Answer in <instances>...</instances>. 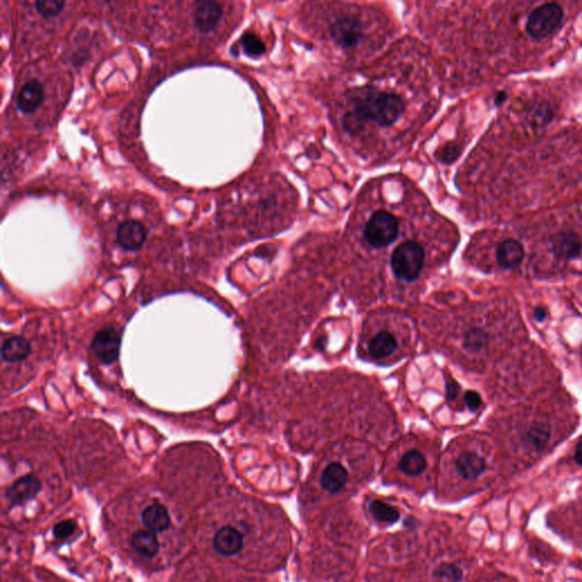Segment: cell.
I'll list each match as a JSON object with an SVG mask.
<instances>
[{"label": "cell", "instance_id": "obj_24", "mask_svg": "<svg viewBox=\"0 0 582 582\" xmlns=\"http://www.w3.org/2000/svg\"><path fill=\"white\" fill-rule=\"evenodd\" d=\"M487 342L488 335L483 330L472 329L464 337V347L471 353H478L485 348Z\"/></svg>", "mask_w": 582, "mask_h": 582}, {"label": "cell", "instance_id": "obj_6", "mask_svg": "<svg viewBox=\"0 0 582 582\" xmlns=\"http://www.w3.org/2000/svg\"><path fill=\"white\" fill-rule=\"evenodd\" d=\"M122 337L119 330L113 326H105L92 339V349L98 360L110 365L119 358Z\"/></svg>", "mask_w": 582, "mask_h": 582}, {"label": "cell", "instance_id": "obj_2", "mask_svg": "<svg viewBox=\"0 0 582 582\" xmlns=\"http://www.w3.org/2000/svg\"><path fill=\"white\" fill-rule=\"evenodd\" d=\"M424 249L416 241H405L393 250L391 268L398 279L414 281L423 268Z\"/></svg>", "mask_w": 582, "mask_h": 582}, {"label": "cell", "instance_id": "obj_7", "mask_svg": "<svg viewBox=\"0 0 582 582\" xmlns=\"http://www.w3.org/2000/svg\"><path fill=\"white\" fill-rule=\"evenodd\" d=\"M551 245L554 256L561 261H572L581 254V239L572 231L558 232L551 239Z\"/></svg>", "mask_w": 582, "mask_h": 582}, {"label": "cell", "instance_id": "obj_23", "mask_svg": "<svg viewBox=\"0 0 582 582\" xmlns=\"http://www.w3.org/2000/svg\"><path fill=\"white\" fill-rule=\"evenodd\" d=\"M435 579L440 582H460L463 579V570L455 563H442L433 572Z\"/></svg>", "mask_w": 582, "mask_h": 582}, {"label": "cell", "instance_id": "obj_21", "mask_svg": "<svg viewBox=\"0 0 582 582\" xmlns=\"http://www.w3.org/2000/svg\"><path fill=\"white\" fill-rule=\"evenodd\" d=\"M370 512L377 521L386 525H393L400 518V513L393 506L384 503L381 500H373L370 503Z\"/></svg>", "mask_w": 582, "mask_h": 582}, {"label": "cell", "instance_id": "obj_25", "mask_svg": "<svg viewBox=\"0 0 582 582\" xmlns=\"http://www.w3.org/2000/svg\"><path fill=\"white\" fill-rule=\"evenodd\" d=\"M241 46L249 56L262 55L265 52V45L262 40L253 34H246L241 38Z\"/></svg>", "mask_w": 582, "mask_h": 582}, {"label": "cell", "instance_id": "obj_20", "mask_svg": "<svg viewBox=\"0 0 582 582\" xmlns=\"http://www.w3.org/2000/svg\"><path fill=\"white\" fill-rule=\"evenodd\" d=\"M427 467V460L418 451H409L402 455L400 460V469L406 476H420Z\"/></svg>", "mask_w": 582, "mask_h": 582}, {"label": "cell", "instance_id": "obj_18", "mask_svg": "<svg viewBox=\"0 0 582 582\" xmlns=\"http://www.w3.org/2000/svg\"><path fill=\"white\" fill-rule=\"evenodd\" d=\"M397 340L389 331H380L369 342V354L373 360H384L396 351Z\"/></svg>", "mask_w": 582, "mask_h": 582}, {"label": "cell", "instance_id": "obj_1", "mask_svg": "<svg viewBox=\"0 0 582 582\" xmlns=\"http://www.w3.org/2000/svg\"><path fill=\"white\" fill-rule=\"evenodd\" d=\"M404 110V101L395 92L368 88L351 98L342 115V126L354 136L369 128H391Z\"/></svg>", "mask_w": 582, "mask_h": 582}, {"label": "cell", "instance_id": "obj_27", "mask_svg": "<svg viewBox=\"0 0 582 582\" xmlns=\"http://www.w3.org/2000/svg\"><path fill=\"white\" fill-rule=\"evenodd\" d=\"M553 110L547 105H541L532 110L531 114V122L534 125H545L552 119Z\"/></svg>", "mask_w": 582, "mask_h": 582}, {"label": "cell", "instance_id": "obj_16", "mask_svg": "<svg viewBox=\"0 0 582 582\" xmlns=\"http://www.w3.org/2000/svg\"><path fill=\"white\" fill-rule=\"evenodd\" d=\"M456 470L462 478L474 480L485 472L486 462L476 453H464L456 460Z\"/></svg>", "mask_w": 582, "mask_h": 582}, {"label": "cell", "instance_id": "obj_4", "mask_svg": "<svg viewBox=\"0 0 582 582\" xmlns=\"http://www.w3.org/2000/svg\"><path fill=\"white\" fill-rule=\"evenodd\" d=\"M563 10L558 3H544L531 13L527 21V32L534 39H545L561 25Z\"/></svg>", "mask_w": 582, "mask_h": 582}, {"label": "cell", "instance_id": "obj_33", "mask_svg": "<svg viewBox=\"0 0 582 582\" xmlns=\"http://www.w3.org/2000/svg\"><path fill=\"white\" fill-rule=\"evenodd\" d=\"M447 389H449V398H451V400H454L455 397H456V395H458V384H455V382L451 381V384H449V387H447Z\"/></svg>", "mask_w": 582, "mask_h": 582}, {"label": "cell", "instance_id": "obj_12", "mask_svg": "<svg viewBox=\"0 0 582 582\" xmlns=\"http://www.w3.org/2000/svg\"><path fill=\"white\" fill-rule=\"evenodd\" d=\"M222 16V7L215 1L197 3L195 10V24L199 31L208 34L217 27Z\"/></svg>", "mask_w": 582, "mask_h": 582}, {"label": "cell", "instance_id": "obj_15", "mask_svg": "<svg viewBox=\"0 0 582 582\" xmlns=\"http://www.w3.org/2000/svg\"><path fill=\"white\" fill-rule=\"evenodd\" d=\"M31 353V344L22 335L6 339L1 348V357L7 363H19L27 360Z\"/></svg>", "mask_w": 582, "mask_h": 582}, {"label": "cell", "instance_id": "obj_19", "mask_svg": "<svg viewBox=\"0 0 582 582\" xmlns=\"http://www.w3.org/2000/svg\"><path fill=\"white\" fill-rule=\"evenodd\" d=\"M132 547L146 558H154L159 552V541L155 532L148 530L137 531L131 539Z\"/></svg>", "mask_w": 582, "mask_h": 582}, {"label": "cell", "instance_id": "obj_22", "mask_svg": "<svg viewBox=\"0 0 582 582\" xmlns=\"http://www.w3.org/2000/svg\"><path fill=\"white\" fill-rule=\"evenodd\" d=\"M552 429L546 422H537L528 431L527 439L536 449H544L551 439Z\"/></svg>", "mask_w": 582, "mask_h": 582}, {"label": "cell", "instance_id": "obj_28", "mask_svg": "<svg viewBox=\"0 0 582 582\" xmlns=\"http://www.w3.org/2000/svg\"><path fill=\"white\" fill-rule=\"evenodd\" d=\"M74 532L73 522L61 521L54 528V534L59 539H65Z\"/></svg>", "mask_w": 582, "mask_h": 582}, {"label": "cell", "instance_id": "obj_3", "mask_svg": "<svg viewBox=\"0 0 582 582\" xmlns=\"http://www.w3.org/2000/svg\"><path fill=\"white\" fill-rule=\"evenodd\" d=\"M363 233L364 239L371 247H388L398 237L400 223L393 214L379 210L370 217Z\"/></svg>", "mask_w": 582, "mask_h": 582}, {"label": "cell", "instance_id": "obj_5", "mask_svg": "<svg viewBox=\"0 0 582 582\" xmlns=\"http://www.w3.org/2000/svg\"><path fill=\"white\" fill-rule=\"evenodd\" d=\"M330 32L335 43L344 49L351 50L360 46L362 43L364 25L355 16H340L331 24Z\"/></svg>", "mask_w": 582, "mask_h": 582}, {"label": "cell", "instance_id": "obj_8", "mask_svg": "<svg viewBox=\"0 0 582 582\" xmlns=\"http://www.w3.org/2000/svg\"><path fill=\"white\" fill-rule=\"evenodd\" d=\"M41 488L43 485L39 479L34 474H28L17 479L7 490L6 496L12 505H20L28 500H34V497L39 494Z\"/></svg>", "mask_w": 582, "mask_h": 582}, {"label": "cell", "instance_id": "obj_29", "mask_svg": "<svg viewBox=\"0 0 582 582\" xmlns=\"http://www.w3.org/2000/svg\"><path fill=\"white\" fill-rule=\"evenodd\" d=\"M464 400H465V404H467V407L472 412L478 411L481 407V397L476 391H467L464 395Z\"/></svg>", "mask_w": 582, "mask_h": 582}, {"label": "cell", "instance_id": "obj_32", "mask_svg": "<svg viewBox=\"0 0 582 582\" xmlns=\"http://www.w3.org/2000/svg\"><path fill=\"white\" fill-rule=\"evenodd\" d=\"M574 460L579 465H582V438L578 442L576 447V453H574Z\"/></svg>", "mask_w": 582, "mask_h": 582}, {"label": "cell", "instance_id": "obj_30", "mask_svg": "<svg viewBox=\"0 0 582 582\" xmlns=\"http://www.w3.org/2000/svg\"><path fill=\"white\" fill-rule=\"evenodd\" d=\"M458 154H460V152H458V147H449V148L445 150V152H444V159L447 161V162H451V161H454V159L458 157Z\"/></svg>", "mask_w": 582, "mask_h": 582}, {"label": "cell", "instance_id": "obj_34", "mask_svg": "<svg viewBox=\"0 0 582 582\" xmlns=\"http://www.w3.org/2000/svg\"><path fill=\"white\" fill-rule=\"evenodd\" d=\"M506 99H507V95H506L505 92H500V94H497L496 98H495L497 105L503 104Z\"/></svg>", "mask_w": 582, "mask_h": 582}, {"label": "cell", "instance_id": "obj_10", "mask_svg": "<svg viewBox=\"0 0 582 582\" xmlns=\"http://www.w3.org/2000/svg\"><path fill=\"white\" fill-rule=\"evenodd\" d=\"M214 548L226 556L237 554L244 547V536L238 529L223 527L217 531L213 540Z\"/></svg>", "mask_w": 582, "mask_h": 582}, {"label": "cell", "instance_id": "obj_11", "mask_svg": "<svg viewBox=\"0 0 582 582\" xmlns=\"http://www.w3.org/2000/svg\"><path fill=\"white\" fill-rule=\"evenodd\" d=\"M43 87L40 81L36 79L29 80L20 90L16 104L23 113H34L38 107L43 104Z\"/></svg>", "mask_w": 582, "mask_h": 582}, {"label": "cell", "instance_id": "obj_17", "mask_svg": "<svg viewBox=\"0 0 582 582\" xmlns=\"http://www.w3.org/2000/svg\"><path fill=\"white\" fill-rule=\"evenodd\" d=\"M347 480V470L340 463H331L324 469L321 476V485L330 494H337L342 490Z\"/></svg>", "mask_w": 582, "mask_h": 582}, {"label": "cell", "instance_id": "obj_31", "mask_svg": "<svg viewBox=\"0 0 582 582\" xmlns=\"http://www.w3.org/2000/svg\"><path fill=\"white\" fill-rule=\"evenodd\" d=\"M534 317L538 322H541V321L545 320L546 317H547V311H546V308L543 307V306L534 308Z\"/></svg>", "mask_w": 582, "mask_h": 582}, {"label": "cell", "instance_id": "obj_13", "mask_svg": "<svg viewBox=\"0 0 582 582\" xmlns=\"http://www.w3.org/2000/svg\"><path fill=\"white\" fill-rule=\"evenodd\" d=\"M141 521L146 529L153 531L155 534L163 532L171 525V518L168 509L161 503H153L147 506L141 513Z\"/></svg>", "mask_w": 582, "mask_h": 582}, {"label": "cell", "instance_id": "obj_14", "mask_svg": "<svg viewBox=\"0 0 582 582\" xmlns=\"http://www.w3.org/2000/svg\"><path fill=\"white\" fill-rule=\"evenodd\" d=\"M497 262L502 268H512L520 265L525 257V248L518 240L507 239L497 248Z\"/></svg>", "mask_w": 582, "mask_h": 582}, {"label": "cell", "instance_id": "obj_26", "mask_svg": "<svg viewBox=\"0 0 582 582\" xmlns=\"http://www.w3.org/2000/svg\"><path fill=\"white\" fill-rule=\"evenodd\" d=\"M34 6L37 8L38 12L45 17H54L63 10L65 3L63 1H57V0H55V1L46 0V1H37L34 3Z\"/></svg>", "mask_w": 582, "mask_h": 582}, {"label": "cell", "instance_id": "obj_9", "mask_svg": "<svg viewBox=\"0 0 582 582\" xmlns=\"http://www.w3.org/2000/svg\"><path fill=\"white\" fill-rule=\"evenodd\" d=\"M117 242L123 249L129 252L140 249L146 240V231L137 221H125L117 229Z\"/></svg>", "mask_w": 582, "mask_h": 582}]
</instances>
